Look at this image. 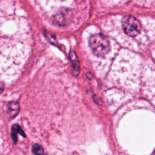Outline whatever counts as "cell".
<instances>
[{
	"mask_svg": "<svg viewBox=\"0 0 155 155\" xmlns=\"http://www.w3.org/2000/svg\"><path fill=\"white\" fill-rule=\"evenodd\" d=\"M21 133L23 136H24L25 135L23 134V131L22 130V129L21 128V127L18 125H13V128H12V135H13V137L14 139V140H16V133Z\"/></svg>",
	"mask_w": 155,
	"mask_h": 155,
	"instance_id": "cell-5",
	"label": "cell"
},
{
	"mask_svg": "<svg viewBox=\"0 0 155 155\" xmlns=\"http://www.w3.org/2000/svg\"><path fill=\"white\" fill-rule=\"evenodd\" d=\"M32 150L36 155H42L44 153V149L39 144H35L33 146Z\"/></svg>",
	"mask_w": 155,
	"mask_h": 155,
	"instance_id": "cell-6",
	"label": "cell"
},
{
	"mask_svg": "<svg viewBox=\"0 0 155 155\" xmlns=\"http://www.w3.org/2000/svg\"><path fill=\"white\" fill-rule=\"evenodd\" d=\"M122 25L125 33L131 37L137 35L140 31L139 21L132 16H125L122 20Z\"/></svg>",
	"mask_w": 155,
	"mask_h": 155,
	"instance_id": "cell-2",
	"label": "cell"
},
{
	"mask_svg": "<svg viewBox=\"0 0 155 155\" xmlns=\"http://www.w3.org/2000/svg\"><path fill=\"white\" fill-rule=\"evenodd\" d=\"M89 43L93 53L97 56L103 57L109 52L110 48L109 40L101 33L92 35L90 38Z\"/></svg>",
	"mask_w": 155,
	"mask_h": 155,
	"instance_id": "cell-1",
	"label": "cell"
},
{
	"mask_svg": "<svg viewBox=\"0 0 155 155\" xmlns=\"http://www.w3.org/2000/svg\"><path fill=\"white\" fill-rule=\"evenodd\" d=\"M4 90V86H3V84L0 82V93H1Z\"/></svg>",
	"mask_w": 155,
	"mask_h": 155,
	"instance_id": "cell-7",
	"label": "cell"
},
{
	"mask_svg": "<svg viewBox=\"0 0 155 155\" xmlns=\"http://www.w3.org/2000/svg\"><path fill=\"white\" fill-rule=\"evenodd\" d=\"M19 105L18 102H10L6 106L5 111L10 117H15L19 112Z\"/></svg>",
	"mask_w": 155,
	"mask_h": 155,
	"instance_id": "cell-3",
	"label": "cell"
},
{
	"mask_svg": "<svg viewBox=\"0 0 155 155\" xmlns=\"http://www.w3.org/2000/svg\"><path fill=\"white\" fill-rule=\"evenodd\" d=\"M154 155H155V153H154Z\"/></svg>",
	"mask_w": 155,
	"mask_h": 155,
	"instance_id": "cell-8",
	"label": "cell"
},
{
	"mask_svg": "<svg viewBox=\"0 0 155 155\" xmlns=\"http://www.w3.org/2000/svg\"><path fill=\"white\" fill-rule=\"evenodd\" d=\"M70 58H71V62H73V68L75 71V72H76L78 74V72L79 71V65L78 63V61L77 59V57L76 56V54L74 53H71L70 54Z\"/></svg>",
	"mask_w": 155,
	"mask_h": 155,
	"instance_id": "cell-4",
	"label": "cell"
}]
</instances>
